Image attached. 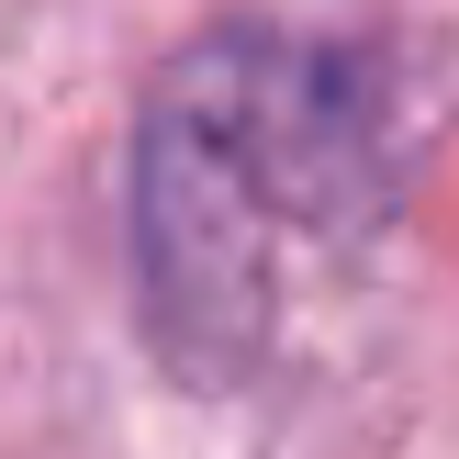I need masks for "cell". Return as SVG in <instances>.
Wrapping results in <instances>:
<instances>
[{
  "label": "cell",
  "mask_w": 459,
  "mask_h": 459,
  "mask_svg": "<svg viewBox=\"0 0 459 459\" xmlns=\"http://www.w3.org/2000/svg\"><path fill=\"white\" fill-rule=\"evenodd\" d=\"M403 202V79L303 22H202L124 134V269L191 381H247L281 258L348 247Z\"/></svg>",
  "instance_id": "cell-1"
}]
</instances>
